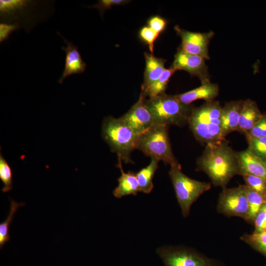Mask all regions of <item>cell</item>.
I'll use <instances>...</instances> for the list:
<instances>
[{"mask_svg":"<svg viewBox=\"0 0 266 266\" xmlns=\"http://www.w3.org/2000/svg\"><path fill=\"white\" fill-rule=\"evenodd\" d=\"M166 24V20L159 16L151 17L148 22V27L159 33L164 30Z\"/></svg>","mask_w":266,"mask_h":266,"instance_id":"obj_33","label":"cell"},{"mask_svg":"<svg viewBox=\"0 0 266 266\" xmlns=\"http://www.w3.org/2000/svg\"><path fill=\"white\" fill-rule=\"evenodd\" d=\"M246 186L266 198V180L250 174L243 175Z\"/></svg>","mask_w":266,"mask_h":266,"instance_id":"obj_27","label":"cell"},{"mask_svg":"<svg viewBox=\"0 0 266 266\" xmlns=\"http://www.w3.org/2000/svg\"><path fill=\"white\" fill-rule=\"evenodd\" d=\"M118 159L117 166L120 169L121 175L118 179V186L113 191L114 196L117 198H121L129 195H136L140 192V189L136 173L132 171L125 172L122 166V160Z\"/></svg>","mask_w":266,"mask_h":266,"instance_id":"obj_17","label":"cell"},{"mask_svg":"<svg viewBox=\"0 0 266 266\" xmlns=\"http://www.w3.org/2000/svg\"><path fill=\"white\" fill-rule=\"evenodd\" d=\"M266 136V114L262 117L254 126L246 138H259Z\"/></svg>","mask_w":266,"mask_h":266,"instance_id":"obj_29","label":"cell"},{"mask_svg":"<svg viewBox=\"0 0 266 266\" xmlns=\"http://www.w3.org/2000/svg\"><path fill=\"white\" fill-rule=\"evenodd\" d=\"M174 29L181 38L180 49L187 53L200 57L204 59H209L208 46L214 34L213 32H190L182 29L178 26H176Z\"/></svg>","mask_w":266,"mask_h":266,"instance_id":"obj_9","label":"cell"},{"mask_svg":"<svg viewBox=\"0 0 266 266\" xmlns=\"http://www.w3.org/2000/svg\"><path fill=\"white\" fill-rule=\"evenodd\" d=\"M198 168L205 172L215 186L225 188L231 178L239 174L240 167L236 153L225 139L207 144L197 160Z\"/></svg>","mask_w":266,"mask_h":266,"instance_id":"obj_1","label":"cell"},{"mask_svg":"<svg viewBox=\"0 0 266 266\" xmlns=\"http://www.w3.org/2000/svg\"><path fill=\"white\" fill-rule=\"evenodd\" d=\"M29 3V1L25 0H0V16L13 14L19 10L27 7Z\"/></svg>","mask_w":266,"mask_h":266,"instance_id":"obj_24","label":"cell"},{"mask_svg":"<svg viewBox=\"0 0 266 266\" xmlns=\"http://www.w3.org/2000/svg\"><path fill=\"white\" fill-rule=\"evenodd\" d=\"M168 173L182 214L186 217L192 204L201 194L210 189L211 184L190 178L182 172L180 164L171 166Z\"/></svg>","mask_w":266,"mask_h":266,"instance_id":"obj_6","label":"cell"},{"mask_svg":"<svg viewBox=\"0 0 266 266\" xmlns=\"http://www.w3.org/2000/svg\"><path fill=\"white\" fill-rule=\"evenodd\" d=\"M146 66L144 73V81L141 90H144L155 82L162 75L166 68V60L155 57L153 53L144 54Z\"/></svg>","mask_w":266,"mask_h":266,"instance_id":"obj_18","label":"cell"},{"mask_svg":"<svg viewBox=\"0 0 266 266\" xmlns=\"http://www.w3.org/2000/svg\"><path fill=\"white\" fill-rule=\"evenodd\" d=\"M249 211L246 221L253 222L262 205L266 203V198L245 185Z\"/></svg>","mask_w":266,"mask_h":266,"instance_id":"obj_21","label":"cell"},{"mask_svg":"<svg viewBox=\"0 0 266 266\" xmlns=\"http://www.w3.org/2000/svg\"><path fill=\"white\" fill-rule=\"evenodd\" d=\"M219 87L216 84L210 81L201 83V85L188 92L174 95V97L180 102L189 105L198 100H204L210 101L218 95Z\"/></svg>","mask_w":266,"mask_h":266,"instance_id":"obj_15","label":"cell"},{"mask_svg":"<svg viewBox=\"0 0 266 266\" xmlns=\"http://www.w3.org/2000/svg\"><path fill=\"white\" fill-rule=\"evenodd\" d=\"M248 149L253 154L266 161V136L259 138H247Z\"/></svg>","mask_w":266,"mask_h":266,"instance_id":"obj_26","label":"cell"},{"mask_svg":"<svg viewBox=\"0 0 266 266\" xmlns=\"http://www.w3.org/2000/svg\"><path fill=\"white\" fill-rule=\"evenodd\" d=\"M157 254L165 266H216L215 261L209 259L193 250L173 247H162Z\"/></svg>","mask_w":266,"mask_h":266,"instance_id":"obj_8","label":"cell"},{"mask_svg":"<svg viewBox=\"0 0 266 266\" xmlns=\"http://www.w3.org/2000/svg\"><path fill=\"white\" fill-rule=\"evenodd\" d=\"M176 71V69L171 67L170 68L166 69L159 79L145 90H141L144 97L152 99L165 94L170 78Z\"/></svg>","mask_w":266,"mask_h":266,"instance_id":"obj_20","label":"cell"},{"mask_svg":"<svg viewBox=\"0 0 266 266\" xmlns=\"http://www.w3.org/2000/svg\"><path fill=\"white\" fill-rule=\"evenodd\" d=\"M0 179L3 184L1 191L3 193L9 191L12 188V172L7 162L0 154Z\"/></svg>","mask_w":266,"mask_h":266,"instance_id":"obj_25","label":"cell"},{"mask_svg":"<svg viewBox=\"0 0 266 266\" xmlns=\"http://www.w3.org/2000/svg\"><path fill=\"white\" fill-rule=\"evenodd\" d=\"M57 33L66 44V47H62V50L66 53L64 69L58 80V83L62 84L66 77L73 74L84 72L86 69V64L83 60L78 47L63 37L59 32Z\"/></svg>","mask_w":266,"mask_h":266,"instance_id":"obj_12","label":"cell"},{"mask_svg":"<svg viewBox=\"0 0 266 266\" xmlns=\"http://www.w3.org/2000/svg\"><path fill=\"white\" fill-rule=\"evenodd\" d=\"M17 23L7 24L0 23V42H2L6 40L10 34L14 31L19 29Z\"/></svg>","mask_w":266,"mask_h":266,"instance_id":"obj_32","label":"cell"},{"mask_svg":"<svg viewBox=\"0 0 266 266\" xmlns=\"http://www.w3.org/2000/svg\"><path fill=\"white\" fill-rule=\"evenodd\" d=\"M159 162L157 159L151 158L149 164L136 173L140 192L145 194L151 192L154 187L152 179L158 168Z\"/></svg>","mask_w":266,"mask_h":266,"instance_id":"obj_19","label":"cell"},{"mask_svg":"<svg viewBox=\"0 0 266 266\" xmlns=\"http://www.w3.org/2000/svg\"><path fill=\"white\" fill-rule=\"evenodd\" d=\"M159 34L148 26L144 27L140 30V37L148 45L151 53H153L154 42Z\"/></svg>","mask_w":266,"mask_h":266,"instance_id":"obj_28","label":"cell"},{"mask_svg":"<svg viewBox=\"0 0 266 266\" xmlns=\"http://www.w3.org/2000/svg\"><path fill=\"white\" fill-rule=\"evenodd\" d=\"M203 58L187 53L179 48L174 56V60L171 67L178 70H183L192 76H196L203 83L210 81V77Z\"/></svg>","mask_w":266,"mask_h":266,"instance_id":"obj_11","label":"cell"},{"mask_svg":"<svg viewBox=\"0 0 266 266\" xmlns=\"http://www.w3.org/2000/svg\"><path fill=\"white\" fill-rule=\"evenodd\" d=\"M128 2V0H98L95 5L90 7L98 9L102 15L106 10L110 9L113 6L122 4Z\"/></svg>","mask_w":266,"mask_h":266,"instance_id":"obj_31","label":"cell"},{"mask_svg":"<svg viewBox=\"0 0 266 266\" xmlns=\"http://www.w3.org/2000/svg\"><path fill=\"white\" fill-rule=\"evenodd\" d=\"M236 153L239 164L240 175L250 174L266 180V161L253 154L248 148Z\"/></svg>","mask_w":266,"mask_h":266,"instance_id":"obj_14","label":"cell"},{"mask_svg":"<svg viewBox=\"0 0 266 266\" xmlns=\"http://www.w3.org/2000/svg\"><path fill=\"white\" fill-rule=\"evenodd\" d=\"M168 129V126L155 124L138 135L136 149L170 166L179 164L172 150Z\"/></svg>","mask_w":266,"mask_h":266,"instance_id":"obj_5","label":"cell"},{"mask_svg":"<svg viewBox=\"0 0 266 266\" xmlns=\"http://www.w3.org/2000/svg\"><path fill=\"white\" fill-rule=\"evenodd\" d=\"M10 199V206L9 214L5 221L0 224V248L1 249L4 244L10 239L9 228L13 220L14 214L18 208L25 205L24 203L17 202Z\"/></svg>","mask_w":266,"mask_h":266,"instance_id":"obj_22","label":"cell"},{"mask_svg":"<svg viewBox=\"0 0 266 266\" xmlns=\"http://www.w3.org/2000/svg\"><path fill=\"white\" fill-rule=\"evenodd\" d=\"M255 233L264 232L266 229V203L261 207L254 221Z\"/></svg>","mask_w":266,"mask_h":266,"instance_id":"obj_30","label":"cell"},{"mask_svg":"<svg viewBox=\"0 0 266 266\" xmlns=\"http://www.w3.org/2000/svg\"><path fill=\"white\" fill-rule=\"evenodd\" d=\"M145 100V98L141 92L137 101L127 113L120 117L138 135L155 124Z\"/></svg>","mask_w":266,"mask_h":266,"instance_id":"obj_10","label":"cell"},{"mask_svg":"<svg viewBox=\"0 0 266 266\" xmlns=\"http://www.w3.org/2000/svg\"><path fill=\"white\" fill-rule=\"evenodd\" d=\"M241 239L266 257V233L245 234Z\"/></svg>","mask_w":266,"mask_h":266,"instance_id":"obj_23","label":"cell"},{"mask_svg":"<svg viewBox=\"0 0 266 266\" xmlns=\"http://www.w3.org/2000/svg\"><path fill=\"white\" fill-rule=\"evenodd\" d=\"M102 137L118 158L126 164L132 163V152L136 149L138 135L120 118L107 117L102 125Z\"/></svg>","mask_w":266,"mask_h":266,"instance_id":"obj_3","label":"cell"},{"mask_svg":"<svg viewBox=\"0 0 266 266\" xmlns=\"http://www.w3.org/2000/svg\"><path fill=\"white\" fill-rule=\"evenodd\" d=\"M155 124L182 126L188 123L193 106L178 101L174 96L165 93L145 100Z\"/></svg>","mask_w":266,"mask_h":266,"instance_id":"obj_4","label":"cell"},{"mask_svg":"<svg viewBox=\"0 0 266 266\" xmlns=\"http://www.w3.org/2000/svg\"><path fill=\"white\" fill-rule=\"evenodd\" d=\"M217 210L227 216H238L247 220L249 211L245 185L224 188L220 195Z\"/></svg>","mask_w":266,"mask_h":266,"instance_id":"obj_7","label":"cell"},{"mask_svg":"<svg viewBox=\"0 0 266 266\" xmlns=\"http://www.w3.org/2000/svg\"><path fill=\"white\" fill-rule=\"evenodd\" d=\"M244 100L231 101L226 103L221 110V127L223 136L237 130L240 115Z\"/></svg>","mask_w":266,"mask_h":266,"instance_id":"obj_13","label":"cell"},{"mask_svg":"<svg viewBox=\"0 0 266 266\" xmlns=\"http://www.w3.org/2000/svg\"><path fill=\"white\" fill-rule=\"evenodd\" d=\"M262 116L255 101L251 100H244L237 131L246 136Z\"/></svg>","mask_w":266,"mask_h":266,"instance_id":"obj_16","label":"cell"},{"mask_svg":"<svg viewBox=\"0 0 266 266\" xmlns=\"http://www.w3.org/2000/svg\"><path fill=\"white\" fill-rule=\"evenodd\" d=\"M222 108L219 102L214 100L193 107L188 123L199 141L207 145L225 139L222 133Z\"/></svg>","mask_w":266,"mask_h":266,"instance_id":"obj_2","label":"cell"},{"mask_svg":"<svg viewBox=\"0 0 266 266\" xmlns=\"http://www.w3.org/2000/svg\"><path fill=\"white\" fill-rule=\"evenodd\" d=\"M264 232L266 233V229L265 230Z\"/></svg>","mask_w":266,"mask_h":266,"instance_id":"obj_34","label":"cell"}]
</instances>
